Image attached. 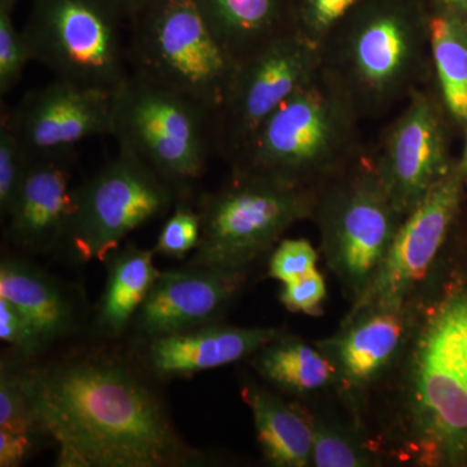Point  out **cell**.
Instances as JSON below:
<instances>
[{
    "label": "cell",
    "instance_id": "cell-30",
    "mask_svg": "<svg viewBox=\"0 0 467 467\" xmlns=\"http://www.w3.org/2000/svg\"><path fill=\"white\" fill-rule=\"evenodd\" d=\"M27 159L7 117L0 119V212L7 217L26 173Z\"/></svg>",
    "mask_w": 467,
    "mask_h": 467
},
{
    "label": "cell",
    "instance_id": "cell-38",
    "mask_svg": "<svg viewBox=\"0 0 467 467\" xmlns=\"http://www.w3.org/2000/svg\"><path fill=\"white\" fill-rule=\"evenodd\" d=\"M460 167H461V169H462L463 175H465V181H467V144H466L465 156H463L462 162H460Z\"/></svg>",
    "mask_w": 467,
    "mask_h": 467
},
{
    "label": "cell",
    "instance_id": "cell-8",
    "mask_svg": "<svg viewBox=\"0 0 467 467\" xmlns=\"http://www.w3.org/2000/svg\"><path fill=\"white\" fill-rule=\"evenodd\" d=\"M318 190L233 171L201 209L202 235L190 265L248 267L300 221L312 220Z\"/></svg>",
    "mask_w": 467,
    "mask_h": 467
},
{
    "label": "cell",
    "instance_id": "cell-20",
    "mask_svg": "<svg viewBox=\"0 0 467 467\" xmlns=\"http://www.w3.org/2000/svg\"><path fill=\"white\" fill-rule=\"evenodd\" d=\"M0 297L11 301L26 316L46 347L75 328V306L67 292L29 261L3 257Z\"/></svg>",
    "mask_w": 467,
    "mask_h": 467
},
{
    "label": "cell",
    "instance_id": "cell-5",
    "mask_svg": "<svg viewBox=\"0 0 467 467\" xmlns=\"http://www.w3.org/2000/svg\"><path fill=\"white\" fill-rule=\"evenodd\" d=\"M133 75L178 92L216 115L235 61L218 42L195 0H156L130 21Z\"/></svg>",
    "mask_w": 467,
    "mask_h": 467
},
{
    "label": "cell",
    "instance_id": "cell-12",
    "mask_svg": "<svg viewBox=\"0 0 467 467\" xmlns=\"http://www.w3.org/2000/svg\"><path fill=\"white\" fill-rule=\"evenodd\" d=\"M404 104L371 150L380 182L402 218L454 167L448 150L450 115L439 90L426 86Z\"/></svg>",
    "mask_w": 467,
    "mask_h": 467
},
{
    "label": "cell",
    "instance_id": "cell-4",
    "mask_svg": "<svg viewBox=\"0 0 467 467\" xmlns=\"http://www.w3.org/2000/svg\"><path fill=\"white\" fill-rule=\"evenodd\" d=\"M359 122L319 70L267 117L232 171L319 190L367 152Z\"/></svg>",
    "mask_w": 467,
    "mask_h": 467
},
{
    "label": "cell",
    "instance_id": "cell-6",
    "mask_svg": "<svg viewBox=\"0 0 467 467\" xmlns=\"http://www.w3.org/2000/svg\"><path fill=\"white\" fill-rule=\"evenodd\" d=\"M402 220L368 150L318 190L312 221L321 236L326 265L350 306L373 281Z\"/></svg>",
    "mask_w": 467,
    "mask_h": 467
},
{
    "label": "cell",
    "instance_id": "cell-21",
    "mask_svg": "<svg viewBox=\"0 0 467 467\" xmlns=\"http://www.w3.org/2000/svg\"><path fill=\"white\" fill-rule=\"evenodd\" d=\"M254 416L257 441L269 465L312 466L313 430L304 405L290 404L259 386L243 387Z\"/></svg>",
    "mask_w": 467,
    "mask_h": 467
},
{
    "label": "cell",
    "instance_id": "cell-27",
    "mask_svg": "<svg viewBox=\"0 0 467 467\" xmlns=\"http://www.w3.org/2000/svg\"><path fill=\"white\" fill-rule=\"evenodd\" d=\"M362 0H291L294 29L315 43L324 41Z\"/></svg>",
    "mask_w": 467,
    "mask_h": 467
},
{
    "label": "cell",
    "instance_id": "cell-31",
    "mask_svg": "<svg viewBox=\"0 0 467 467\" xmlns=\"http://www.w3.org/2000/svg\"><path fill=\"white\" fill-rule=\"evenodd\" d=\"M318 254L306 239H282L269 261V275L291 284L317 269Z\"/></svg>",
    "mask_w": 467,
    "mask_h": 467
},
{
    "label": "cell",
    "instance_id": "cell-33",
    "mask_svg": "<svg viewBox=\"0 0 467 467\" xmlns=\"http://www.w3.org/2000/svg\"><path fill=\"white\" fill-rule=\"evenodd\" d=\"M327 296L324 276L318 269L313 270L308 275L285 284L281 291L282 304L295 313L317 316Z\"/></svg>",
    "mask_w": 467,
    "mask_h": 467
},
{
    "label": "cell",
    "instance_id": "cell-14",
    "mask_svg": "<svg viewBox=\"0 0 467 467\" xmlns=\"http://www.w3.org/2000/svg\"><path fill=\"white\" fill-rule=\"evenodd\" d=\"M26 159L57 155L112 130V94L55 78L3 112Z\"/></svg>",
    "mask_w": 467,
    "mask_h": 467
},
{
    "label": "cell",
    "instance_id": "cell-3",
    "mask_svg": "<svg viewBox=\"0 0 467 467\" xmlns=\"http://www.w3.org/2000/svg\"><path fill=\"white\" fill-rule=\"evenodd\" d=\"M427 0H362L319 43L321 73L359 119H377L432 81Z\"/></svg>",
    "mask_w": 467,
    "mask_h": 467
},
{
    "label": "cell",
    "instance_id": "cell-35",
    "mask_svg": "<svg viewBox=\"0 0 467 467\" xmlns=\"http://www.w3.org/2000/svg\"><path fill=\"white\" fill-rule=\"evenodd\" d=\"M110 2L113 3L122 18L130 23L156 0H110Z\"/></svg>",
    "mask_w": 467,
    "mask_h": 467
},
{
    "label": "cell",
    "instance_id": "cell-34",
    "mask_svg": "<svg viewBox=\"0 0 467 467\" xmlns=\"http://www.w3.org/2000/svg\"><path fill=\"white\" fill-rule=\"evenodd\" d=\"M36 442L34 436L0 431V466H20L32 454Z\"/></svg>",
    "mask_w": 467,
    "mask_h": 467
},
{
    "label": "cell",
    "instance_id": "cell-36",
    "mask_svg": "<svg viewBox=\"0 0 467 467\" xmlns=\"http://www.w3.org/2000/svg\"><path fill=\"white\" fill-rule=\"evenodd\" d=\"M431 12L462 15L467 16V0H427Z\"/></svg>",
    "mask_w": 467,
    "mask_h": 467
},
{
    "label": "cell",
    "instance_id": "cell-29",
    "mask_svg": "<svg viewBox=\"0 0 467 467\" xmlns=\"http://www.w3.org/2000/svg\"><path fill=\"white\" fill-rule=\"evenodd\" d=\"M201 235V212H195L186 204H178L160 232L155 251L171 259H183L198 247Z\"/></svg>",
    "mask_w": 467,
    "mask_h": 467
},
{
    "label": "cell",
    "instance_id": "cell-32",
    "mask_svg": "<svg viewBox=\"0 0 467 467\" xmlns=\"http://www.w3.org/2000/svg\"><path fill=\"white\" fill-rule=\"evenodd\" d=\"M0 339L26 358L38 355L46 348L26 316L5 297H0Z\"/></svg>",
    "mask_w": 467,
    "mask_h": 467
},
{
    "label": "cell",
    "instance_id": "cell-22",
    "mask_svg": "<svg viewBox=\"0 0 467 467\" xmlns=\"http://www.w3.org/2000/svg\"><path fill=\"white\" fill-rule=\"evenodd\" d=\"M254 370L267 383L288 395L306 399L333 392L334 365L316 344L281 334L251 356Z\"/></svg>",
    "mask_w": 467,
    "mask_h": 467
},
{
    "label": "cell",
    "instance_id": "cell-7",
    "mask_svg": "<svg viewBox=\"0 0 467 467\" xmlns=\"http://www.w3.org/2000/svg\"><path fill=\"white\" fill-rule=\"evenodd\" d=\"M212 124L201 104L135 75L112 94L110 137L180 195L207 168Z\"/></svg>",
    "mask_w": 467,
    "mask_h": 467
},
{
    "label": "cell",
    "instance_id": "cell-16",
    "mask_svg": "<svg viewBox=\"0 0 467 467\" xmlns=\"http://www.w3.org/2000/svg\"><path fill=\"white\" fill-rule=\"evenodd\" d=\"M248 267L189 265L160 273L135 315L150 337L216 322L247 281Z\"/></svg>",
    "mask_w": 467,
    "mask_h": 467
},
{
    "label": "cell",
    "instance_id": "cell-11",
    "mask_svg": "<svg viewBox=\"0 0 467 467\" xmlns=\"http://www.w3.org/2000/svg\"><path fill=\"white\" fill-rule=\"evenodd\" d=\"M319 70V46L296 30L239 61L225 100L213 117L214 149L233 165L267 117Z\"/></svg>",
    "mask_w": 467,
    "mask_h": 467
},
{
    "label": "cell",
    "instance_id": "cell-2",
    "mask_svg": "<svg viewBox=\"0 0 467 467\" xmlns=\"http://www.w3.org/2000/svg\"><path fill=\"white\" fill-rule=\"evenodd\" d=\"M21 376L36 425L57 445L58 467L183 466L198 457L119 359L84 356Z\"/></svg>",
    "mask_w": 467,
    "mask_h": 467
},
{
    "label": "cell",
    "instance_id": "cell-24",
    "mask_svg": "<svg viewBox=\"0 0 467 467\" xmlns=\"http://www.w3.org/2000/svg\"><path fill=\"white\" fill-rule=\"evenodd\" d=\"M432 64L451 121L467 125V16L431 12Z\"/></svg>",
    "mask_w": 467,
    "mask_h": 467
},
{
    "label": "cell",
    "instance_id": "cell-28",
    "mask_svg": "<svg viewBox=\"0 0 467 467\" xmlns=\"http://www.w3.org/2000/svg\"><path fill=\"white\" fill-rule=\"evenodd\" d=\"M15 9L0 5V95L5 98L14 90L26 64L32 60L23 30L14 21Z\"/></svg>",
    "mask_w": 467,
    "mask_h": 467
},
{
    "label": "cell",
    "instance_id": "cell-18",
    "mask_svg": "<svg viewBox=\"0 0 467 467\" xmlns=\"http://www.w3.org/2000/svg\"><path fill=\"white\" fill-rule=\"evenodd\" d=\"M282 334L272 327H236L216 322L150 337V370L160 378L190 377L251 358Z\"/></svg>",
    "mask_w": 467,
    "mask_h": 467
},
{
    "label": "cell",
    "instance_id": "cell-1",
    "mask_svg": "<svg viewBox=\"0 0 467 467\" xmlns=\"http://www.w3.org/2000/svg\"><path fill=\"white\" fill-rule=\"evenodd\" d=\"M407 309L400 352L368 392L358 429L382 462L467 466V269L442 248Z\"/></svg>",
    "mask_w": 467,
    "mask_h": 467
},
{
    "label": "cell",
    "instance_id": "cell-10",
    "mask_svg": "<svg viewBox=\"0 0 467 467\" xmlns=\"http://www.w3.org/2000/svg\"><path fill=\"white\" fill-rule=\"evenodd\" d=\"M180 193L133 153L115 159L73 189L64 242L77 259L104 260L138 227L161 216Z\"/></svg>",
    "mask_w": 467,
    "mask_h": 467
},
{
    "label": "cell",
    "instance_id": "cell-15",
    "mask_svg": "<svg viewBox=\"0 0 467 467\" xmlns=\"http://www.w3.org/2000/svg\"><path fill=\"white\" fill-rule=\"evenodd\" d=\"M407 322V304L402 308L361 310L346 316L333 337L315 343L334 365L333 392L356 426L368 392L400 352Z\"/></svg>",
    "mask_w": 467,
    "mask_h": 467
},
{
    "label": "cell",
    "instance_id": "cell-17",
    "mask_svg": "<svg viewBox=\"0 0 467 467\" xmlns=\"http://www.w3.org/2000/svg\"><path fill=\"white\" fill-rule=\"evenodd\" d=\"M75 150L27 159L9 209V238L29 252H47L64 242L73 205L70 189Z\"/></svg>",
    "mask_w": 467,
    "mask_h": 467
},
{
    "label": "cell",
    "instance_id": "cell-37",
    "mask_svg": "<svg viewBox=\"0 0 467 467\" xmlns=\"http://www.w3.org/2000/svg\"><path fill=\"white\" fill-rule=\"evenodd\" d=\"M20 2L21 0H0V5H7V7L16 9L17 5Z\"/></svg>",
    "mask_w": 467,
    "mask_h": 467
},
{
    "label": "cell",
    "instance_id": "cell-9",
    "mask_svg": "<svg viewBox=\"0 0 467 467\" xmlns=\"http://www.w3.org/2000/svg\"><path fill=\"white\" fill-rule=\"evenodd\" d=\"M124 21L110 0H32L21 30L55 78L113 94L129 77Z\"/></svg>",
    "mask_w": 467,
    "mask_h": 467
},
{
    "label": "cell",
    "instance_id": "cell-26",
    "mask_svg": "<svg viewBox=\"0 0 467 467\" xmlns=\"http://www.w3.org/2000/svg\"><path fill=\"white\" fill-rule=\"evenodd\" d=\"M0 431L34 438L43 434L24 389L21 370L12 368L5 358L0 368Z\"/></svg>",
    "mask_w": 467,
    "mask_h": 467
},
{
    "label": "cell",
    "instance_id": "cell-19",
    "mask_svg": "<svg viewBox=\"0 0 467 467\" xmlns=\"http://www.w3.org/2000/svg\"><path fill=\"white\" fill-rule=\"evenodd\" d=\"M212 32L238 64L294 29L291 0H195Z\"/></svg>",
    "mask_w": 467,
    "mask_h": 467
},
{
    "label": "cell",
    "instance_id": "cell-23",
    "mask_svg": "<svg viewBox=\"0 0 467 467\" xmlns=\"http://www.w3.org/2000/svg\"><path fill=\"white\" fill-rule=\"evenodd\" d=\"M109 263L97 321L100 331L117 337L135 318L160 273L153 265V251L133 244L116 250Z\"/></svg>",
    "mask_w": 467,
    "mask_h": 467
},
{
    "label": "cell",
    "instance_id": "cell-25",
    "mask_svg": "<svg viewBox=\"0 0 467 467\" xmlns=\"http://www.w3.org/2000/svg\"><path fill=\"white\" fill-rule=\"evenodd\" d=\"M313 430L312 466L371 467L382 461L368 447L367 439L353 420H340L318 409L304 405Z\"/></svg>",
    "mask_w": 467,
    "mask_h": 467
},
{
    "label": "cell",
    "instance_id": "cell-13",
    "mask_svg": "<svg viewBox=\"0 0 467 467\" xmlns=\"http://www.w3.org/2000/svg\"><path fill=\"white\" fill-rule=\"evenodd\" d=\"M465 182L462 169L454 164L450 173L402 220L382 265L347 316L367 309L405 306L431 272L453 232Z\"/></svg>",
    "mask_w": 467,
    "mask_h": 467
}]
</instances>
